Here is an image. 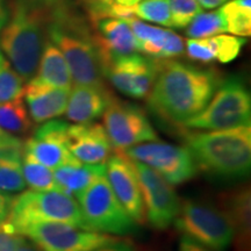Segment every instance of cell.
Here are the masks:
<instances>
[{
	"instance_id": "31",
	"label": "cell",
	"mask_w": 251,
	"mask_h": 251,
	"mask_svg": "<svg viewBox=\"0 0 251 251\" xmlns=\"http://www.w3.org/2000/svg\"><path fill=\"white\" fill-rule=\"evenodd\" d=\"M213 48H214L215 61L220 63H229L237 58L241 50L247 43L246 37H241L236 35H219L212 36Z\"/></svg>"
},
{
	"instance_id": "22",
	"label": "cell",
	"mask_w": 251,
	"mask_h": 251,
	"mask_svg": "<svg viewBox=\"0 0 251 251\" xmlns=\"http://www.w3.org/2000/svg\"><path fill=\"white\" fill-rule=\"evenodd\" d=\"M106 176L105 164H85L75 161L55 169L54 177L58 190L71 197L90 186L94 180Z\"/></svg>"
},
{
	"instance_id": "23",
	"label": "cell",
	"mask_w": 251,
	"mask_h": 251,
	"mask_svg": "<svg viewBox=\"0 0 251 251\" xmlns=\"http://www.w3.org/2000/svg\"><path fill=\"white\" fill-rule=\"evenodd\" d=\"M33 78L49 86L71 89L72 78L68 63L57 47L48 39L46 40L39 67Z\"/></svg>"
},
{
	"instance_id": "18",
	"label": "cell",
	"mask_w": 251,
	"mask_h": 251,
	"mask_svg": "<svg viewBox=\"0 0 251 251\" xmlns=\"http://www.w3.org/2000/svg\"><path fill=\"white\" fill-rule=\"evenodd\" d=\"M122 20L133 31L139 43V52L155 59H172L184 54V41L175 31L151 26L135 17Z\"/></svg>"
},
{
	"instance_id": "38",
	"label": "cell",
	"mask_w": 251,
	"mask_h": 251,
	"mask_svg": "<svg viewBox=\"0 0 251 251\" xmlns=\"http://www.w3.org/2000/svg\"><path fill=\"white\" fill-rule=\"evenodd\" d=\"M12 198L9 194L5 193L4 191H0V224L4 222L9 214V209H11Z\"/></svg>"
},
{
	"instance_id": "32",
	"label": "cell",
	"mask_w": 251,
	"mask_h": 251,
	"mask_svg": "<svg viewBox=\"0 0 251 251\" xmlns=\"http://www.w3.org/2000/svg\"><path fill=\"white\" fill-rule=\"evenodd\" d=\"M171 14V27L186 28L191 20L202 12L197 0H168Z\"/></svg>"
},
{
	"instance_id": "39",
	"label": "cell",
	"mask_w": 251,
	"mask_h": 251,
	"mask_svg": "<svg viewBox=\"0 0 251 251\" xmlns=\"http://www.w3.org/2000/svg\"><path fill=\"white\" fill-rule=\"evenodd\" d=\"M9 17V7L6 0H0V30L7 23Z\"/></svg>"
},
{
	"instance_id": "35",
	"label": "cell",
	"mask_w": 251,
	"mask_h": 251,
	"mask_svg": "<svg viewBox=\"0 0 251 251\" xmlns=\"http://www.w3.org/2000/svg\"><path fill=\"white\" fill-rule=\"evenodd\" d=\"M93 251H137L135 243L128 238H118L114 242L106 244Z\"/></svg>"
},
{
	"instance_id": "34",
	"label": "cell",
	"mask_w": 251,
	"mask_h": 251,
	"mask_svg": "<svg viewBox=\"0 0 251 251\" xmlns=\"http://www.w3.org/2000/svg\"><path fill=\"white\" fill-rule=\"evenodd\" d=\"M25 238L15 231L7 220L0 224V251H17V248Z\"/></svg>"
},
{
	"instance_id": "43",
	"label": "cell",
	"mask_w": 251,
	"mask_h": 251,
	"mask_svg": "<svg viewBox=\"0 0 251 251\" xmlns=\"http://www.w3.org/2000/svg\"><path fill=\"white\" fill-rule=\"evenodd\" d=\"M115 4L119 5H125V6H134L136 5L137 2H140L141 0H113Z\"/></svg>"
},
{
	"instance_id": "10",
	"label": "cell",
	"mask_w": 251,
	"mask_h": 251,
	"mask_svg": "<svg viewBox=\"0 0 251 251\" xmlns=\"http://www.w3.org/2000/svg\"><path fill=\"white\" fill-rule=\"evenodd\" d=\"M102 121L112 148L118 152H124L136 144L158 140L143 109L115 97L102 114Z\"/></svg>"
},
{
	"instance_id": "29",
	"label": "cell",
	"mask_w": 251,
	"mask_h": 251,
	"mask_svg": "<svg viewBox=\"0 0 251 251\" xmlns=\"http://www.w3.org/2000/svg\"><path fill=\"white\" fill-rule=\"evenodd\" d=\"M24 81L6 59L0 63V103L23 98Z\"/></svg>"
},
{
	"instance_id": "28",
	"label": "cell",
	"mask_w": 251,
	"mask_h": 251,
	"mask_svg": "<svg viewBox=\"0 0 251 251\" xmlns=\"http://www.w3.org/2000/svg\"><path fill=\"white\" fill-rule=\"evenodd\" d=\"M227 33L221 9L212 12H200L186 26L188 39H203Z\"/></svg>"
},
{
	"instance_id": "36",
	"label": "cell",
	"mask_w": 251,
	"mask_h": 251,
	"mask_svg": "<svg viewBox=\"0 0 251 251\" xmlns=\"http://www.w3.org/2000/svg\"><path fill=\"white\" fill-rule=\"evenodd\" d=\"M23 141L18 137L12 136L11 134L6 133L5 130L0 129V151L13 148H23Z\"/></svg>"
},
{
	"instance_id": "24",
	"label": "cell",
	"mask_w": 251,
	"mask_h": 251,
	"mask_svg": "<svg viewBox=\"0 0 251 251\" xmlns=\"http://www.w3.org/2000/svg\"><path fill=\"white\" fill-rule=\"evenodd\" d=\"M23 148L0 151V191L20 192L26 187L23 174Z\"/></svg>"
},
{
	"instance_id": "42",
	"label": "cell",
	"mask_w": 251,
	"mask_h": 251,
	"mask_svg": "<svg viewBox=\"0 0 251 251\" xmlns=\"http://www.w3.org/2000/svg\"><path fill=\"white\" fill-rule=\"evenodd\" d=\"M29 1H33V2H36V4H40L42 6H46V7H49V8H52L54 6H56L58 4L61 0H29Z\"/></svg>"
},
{
	"instance_id": "1",
	"label": "cell",
	"mask_w": 251,
	"mask_h": 251,
	"mask_svg": "<svg viewBox=\"0 0 251 251\" xmlns=\"http://www.w3.org/2000/svg\"><path fill=\"white\" fill-rule=\"evenodd\" d=\"M221 81L214 69L161 59L147 103L162 121L181 126L203 111Z\"/></svg>"
},
{
	"instance_id": "19",
	"label": "cell",
	"mask_w": 251,
	"mask_h": 251,
	"mask_svg": "<svg viewBox=\"0 0 251 251\" xmlns=\"http://www.w3.org/2000/svg\"><path fill=\"white\" fill-rule=\"evenodd\" d=\"M220 209L225 213L234 231L233 242L236 251H250L251 247V192L242 186L219 197Z\"/></svg>"
},
{
	"instance_id": "7",
	"label": "cell",
	"mask_w": 251,
	"mask_h": 251,
	"mask_svg": "<svg viewBox=\"0 0 251 251\" xmlns=\"http://www.w3.org/2000/svg\"><path fill=\"white\" fill-rule=\"evenodd\" d=\"M75 198L89 230L118 236L139 233V224L122 207L106 176L94 180Z\"/></svg>"
},
{
	"instance_id": "3",
	"label": "cell",
	"mask_w": 251,
	"mask_h": 251,
	"mask_svg": "<svg viewBox=\"0 0 251 251\" xmlns=\"http://www.w3.org/2000/svg\"><path fill=\"white\" fill-rule=\"evenodd\" d=\"M47 39L64 56L75 85L105 86L92 29L62 0L50 12Z\"/></svg>"
},
{
	"instance_id": "40",
	"label": "cell",
	"mask_w": 251,
	"mask_h": 251,
	"mask_svg": "<svg viewBox=\"0 0 251 251\" xmlns=\"http://www.w3.org/2000/svg\"><path fill=\"white\" fill-rule=\"evenodd\" d=\"M17 251H42L35 243H33L31 241H27L26 238H24L21 241V243L19 244L17 248Z\"/></svg>"
},
{
	"instance_id": "20",
	"label": "cell",
	"mask_w": 251,
	"mask_h": 251,
	"mask_svg": "<svg viewBox=\"0 0 251 251\" xmlns=\"http://www.w3.org/2000/svg\"><path fill=\"white\" fill-rule=\"evenodd\" d=\"M69 93L70 90L46 85L35 78L28 80L24 89V96L31 120L36 124H43L64 114Z\"/></svg>"
},
{
	"instance_id": "14",
	"label": "cell",
	"mask_w": 251,
	"mask_h": 251,
	"mask_svg": "<svg viewBox=\"0 0 251 251\" xmlns=\"http://www.w3.org/2000/svg\"><path fill=\"white\" fill-rule=\"evenodd\" d=\"M106 178L112 191L126 212L139 225L144 224L146 214L136 171L130 158L124 152L109 156L106 163Z\"/></svg>"
},
{
	"instance_id": "25",
	"label": "cell",
	"mask_w": 251,
	"mask_h": 251,
	"mask_svg": "<svg viewBox=\"0 0 251 251\" xmlns=\"http://www.w3.org/2000/svg\"><path fill=\"white\" fill-rule=\"evenodd\" d=\"M226 30L241 37L251 34V0H229L222 6Z\"/></svg>"
},
{
	"instance_id": "8",
	"label": "cell",
	"mask_w": 251,
	"mask_h": 251,
	"mask_svg": "<svg viewBox=\"0 0 251 251\" xmlns=\"http://www.w3.org/2000/svg\"><path fill=\"white\" fill-rule=\"evenodd\" d=\"M176 228L211 251H227L234 231L221 209L208 202L188 199L180 202L175 219Z\"/></svg>"
},
{
	"instance_id": "27",
	"label": "cell",
	"mask_w": 251,
	"mask_h": 251,
	"mask_svg": "<svg viewBox=\"0 0 251 251\" xmlns=\"http://www.w3.org/2000/svg\"><path fill=\"white\" fill-rule=\"evenodd\" d=\"M23 174L26 185L33 191L58 190L54 172L30 155L23 151Z\"/></svg>"
},
{
	"instance_id": "15",
	"label": "cell",
	"mask_w": 251,
	"mask_h": 251,
	"mask_svg": "<svg viewBox=\"0 0 251 251\" xmlns=\"http://www.w3.org/2000/svg\"><path fill=\"white\" fill-rule=\"evenodd\" d=\"M69 124L61 120L43 122L31 137L24 143V152L49 169H55L77 161L67 146Z\"/></svg>"
},
{
	"instance_id": "6",
	"label": "cell",
	"mask_w": 251,
	"mask_h": 251,
	"mask_svg": "<svg viewBox=\"0 0 251 251\" xmlns=\"http://www.w3.org/2000/svg\"><path fill=\"white\" fill-rule=\"evenodd\" d=\"M251 96L246 81L238 76L222 79L208 105L183 127L198 130H220L250 126Z\"/></svg>"
},
{
	"instance_id": "44",
	"label": "cell",
	"mask_w": 251,
	"mask_h": 251,
	"mask_svg": "<svg viewBox=\"0 0 251 251\" xmlns=\"http://www.w3.org/2000/svg\"><path fill=\"white\" fill-rule=\"evenodd\" d=\"M5 61V57H4V55H2V52H1V49H0V63L1 62H4Z\"/></svg>"
},
{
	"instance_id": "26",
	"label": "cell",
	"mask_w": 251,
	"mask_h": 251,
	"mask_svg": "<svg viewBox=\"0 0 251 251\" xmlns=\"http://www.w3.org/2000/svg\"><path fill=\"white\" fill-rule=\"evenodd\" d=\"M33 128L23 98L0 103V129L8 134H27Z\"/></svg>"
},
{
	"instance_id": "16",
	"label": "cell",
	"mask_w": 251,
	"mask_h": 251,
	"mask_svg": "<svg viewBox=\"0 0 251 251\" xmlns=\"http://www.w3.org/2000/svg\"><path fill=\"white\" fill-rule=\"evenodd\" d=\"M91 29L101 69L119 56L139 52V43L133 31L121 19L103 18L91 21Z\"/></svg>"
},
{
	"instance_id": "5",
	"label": "cell",
	"mask_w": 251,
	"mask_h": 251,
	"mask_svg": "<svg viewBox=\"0 0 251 251\" xmlns=\"http://www.w3.org/2000/svg\"><path fill=\"white\" fill-rule=\"evenodd\" d=\"M6 220L17 233L27 225L41 221L63 222L89 230L78 202L59 190H31L13 197Z\"/></svg>"
},
{
	"instance_id": "37",
	"label": "cell",
	"mask_w": 251,
	"mask_h": 251,
	"mask_svg": "<svg viewBox=\"0 0 251 251\" xmlns=\"http://www.w3.org/2000/svg\"><path fill=\"white\" fill-rule=\"evenodd\" d=\"M178 251H211L208 248H206L202 244H200L193 238L186 236V235H181L179 244H178Z\"/></svg>"
},
{
	"instance_id": "30",
	"label": "cell",
	"mask_w": 251,
	"mask_h": 251,
	"mask_svg": "<svg viewBox=\"0 0 251 251\" xmlns=\"http://www.w3.org/2000/svg\"><path fill=\"white\" fill-rule=\"evenodd\" d=\"M134 17L171 27V14L168 0H143L134 5Z\"/></svg>"
},
{
	"instance_id": "33",
	"label": "cell",
	"mask_w": 251,
	"mask_h": 251,
	"mask_svg": "<svg viewBox=\"0 0 251 251\" xmlns=\"http://www.w3.org/2000/svg\"><path fill=\"white\" fill-rule=\"evenodd\" d=\"M211 37L188 39L186 41L187 57L194 62L202 63V64H209V63L214 62L215 54Z\"/></svg>"
},
{
	"instance_id": "13",
	"label": "cell",
	"mask_w": 251,
	"mask_h": 251,
	"mask_svg": "<svg viewBox=\"0 0 251 251\" xmlns=\"http://www.w3.org/2000/svg\"><path fill=\"white\" fill-rule=\"evenodd\" d=\"M159 61L139 52L119 56L102 68V75L121 93L134 99H144L156 79Z\"/></svg>"
},
{
	"instance_id": "2",
	"label": "cell",
	"mask_w": 251,
	"mask_h": 251,
	"mask_svg": "<svg viewBox=\"0 0 251 251\" xmlns=\"http://www.w3.org/2000/svg\"><path fill=\"white\" fill-rule=\"evenodd\" d=\"M185 147L198 170L220 183H235L249 177L251 126L220 130L187 131Z\"/></svg>"
},
{
	"instance_id": "9",
	"label": "cell",
	"mask_w": 251,
	"mask_h": 251,
	"mask_svg": "<svg viewBox=\"0 0 251 251\" xmlns=\"http://www.w3.org/2000/svg\"><path fill=\"white\" fill-rule=\"evenodd\" d=\"M19 234L29 238L42 251H93L119 238L52 221L27 225Z\"/></svg>"
},
{
	"instance_id": "12",
	"label": "cell",
	"mask_w": 251,
	"mask_h": 251,
	"mask_svg": "<svg viewBox=\"0 0 251 251\" xmlns=\"http://www.w3.org/2000/svg\"><path fill=\"white\" fill-rule=\"evenodd\" d=\"M139 179L146 220L157 230H164L175 221L180 208L176 191L162 176L143 163L131 161Z\"/></svg>"
},
{
	"instance_id": "11",
	"label": "cell",
	"mask_w": 251,
	"mask_h": 251,
	"mask_svg": "<svg viewBox=\"0 0 251 251\" xmlns=\"http://www.w3.org/2000/svg\"><path fill=\"white\" fill-rule=\"evenodd\" d=\"M124 153L131 161L150 166L170 185H180L196 177L198 166L186 147L150 141L130 147Z\"/></svg>"
},
{
	"instance_id": "17",
	"label": "cell",
	"mask_w": 251,
	"mask_h": 251,
	"mask_svg": "<svg viewBox=\"0 0 251 251\" xmlns=\"http://www.w3.org/2000/svg\"><path fill=\"white\" fill-rule=\"evenodd\" d=\"M67 146L71 155L85 164H105L113 149L105 128L97 122L69 125Z\"/></svg>"
},
{
	"instance_id": "4",
	"label": "cell",
	"mask_w": 251,
	"mask_h": 251,
	"mask_svg": "<svg viewBox=\"0 0 251 251\" xmlns=\"http://www.w3.org/2000/svg\"><path fill=\"white\" fill-rule=\"evenodd\" d=\"M51 8L29 0H14L0 34V49L24 80L35 76L47 40Z\"/></svg>"
},
{
	"instance_id": "21",
	"label": "cell",
	"mask_w": 251,
	"mask_h": 251,
	"mask_svg": "<svg viewBox=\"0 0 251 251\" xmlns=\"http://www.w3.org/2000/svg\"><path fill=\"white\" fill-rule=\"evenodd\" d=\"M114 96L106 86L75 85L70 89L65 117L75 124H90L101 118Z\"/></svg>"
},
{
	"instance_id": "41",
	"label": "cell",
	"mask_w": 251,
	"mask_h": 251,
	"mask_svg": "<svg viewBox=\"0 0 251 251\" xmlns=\"http://www.w3.org/2000/svg\"><path fill=\"white\" fill-rule=\"evenodd\" d=\"M197 1L203 8H216L219 6L226 4L229 0H197Z\"/></svg>"
}]
</instances>
